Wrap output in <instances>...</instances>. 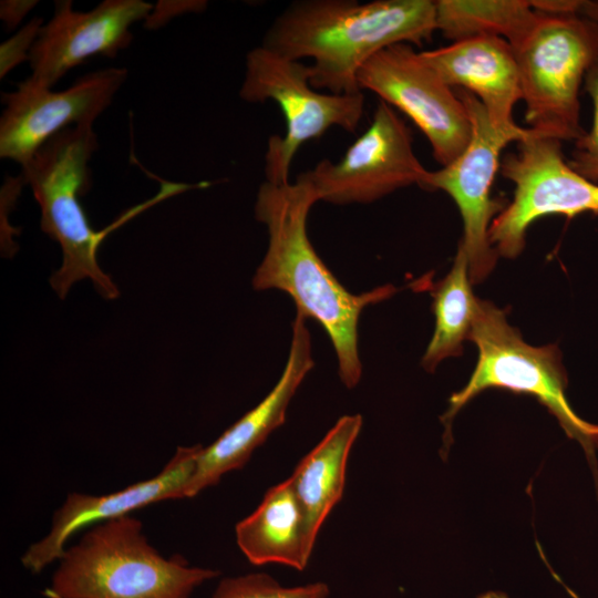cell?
<instances>
[{
  "instance_id": "obj_1",
  "label": "cell",
  "mask_w": 598,
  "mask_h": 598,
  "mask_svg": "<svg viewBox=\"0 0 598 598\" xmlns=\"http://www.w3.org/2000/svg\"><path fill=\"white\" fill-rule=\"evenodd\" d=\"M319 202L313 187L299 175L296 182L265 181L258 189L255 217L268 231V248L252 277L256 290L278 289L288 293L297 313L317 321L331 340L339 377L348 389L362 375L358 351V323L362 311L396 291L384 285L354 295L328 269L307 233L311 207Z\"/></svg>"
},
{
  "instance_id": "obj_2",
  "label": "cell",
  "mask_w": 598,
  "mask_h": 598,
  "mask_svg": "<svg viewBox=\"0 0 598 598\" xmlns=\"http://www.w3.org/2000/svg\"><path fill=\"white\" fill-rule=\"evenodd\" d=\"M436 31L431 0H299L272 21L261 45L291 60L308 58L309 80L332 94L362 92L361 68L381 50L421 45Z\"/></svg>"
},
{
  "instance_id": "obj_3",
  "label": "cell",
  "mask_w": 598,
  "mask_h": 598,
  "mask_svg": "<svg viewBox=\"0 0 598 598\" xmlns=\"http://www.w3.org/2000/svg\"><path fill=\"white\" fill-rule=\"evenodd\" d=\"M217 570L190 566L182 555L162 556L128 515L93 525L65 548L48 598H190Z\"/></svg>"
},
{
  "instance_id": "obj_4",
  "label": "cell",
  "mask_w": 598,
  "mask_h": 598,
  "mask_svg": "<svg viewBox=\"0 0 598 598\" xmlns=\"http://www.w3.org/2000/svg\"><path fill=\"white\" fill-rule=\"evenodd\" d=\"M97 147L93 125L72 126L47 142L20 172L40 206L41 229L62 248V265L50 277L61 299L74 282L85 278L105 299L120 295L96 259L99 246L117 224L96 231L80 203L90 188L89 163Z\"/></svg>"
},
{
  "instance_id": "obj_5",
  "label": "cell",
  "mask_w": 598,
  "mask_h": 598,
  "mask_svg": "<svg viewBox=\"0 0 598 598\" xmlns=\"http://www.w3.org/2000/svg\"><path fill=\"white\" fill-rule=\"evenodd\" d=\"M525 120L534 133L558 141H577L579 92L598 58V29L579 16L544 14L514 44Z\"/></svg>"
},
{
  "instance_id": "obj_6",
  "label": "cell",
  "mask_w": 598,
  "mask_h": 598,
  "mask_svg": "<svg viewBox=\"0 0 598 598\" xmlns=\"http://www.w3.org/2000/svg\"><path fill=\"white\" fill-rule=\"evenodd\" d=\"M468 339L478 350L475 369L462 390L452 394L443 420L450 423L474 396L487 389H505L536 398L558 420L566 434L587 452L595 446L598 425L586 422L571 409L567 375L555 344L533 347L512 327L504 310L478 300Z\"/></svg>"
},
{
  "instance_id": "obj_7",
  "label": "cell",
  "mask_w": 598,
  "mask_h": 598,
  "mask_svg": "<svg viewBox=\"0 0 598 598\" xmlns=\"http://www.w3.org/2000/svg\"><path fill=\"white\" fill-rule=\"evenodd\" d=\"M239 96L247 103H276L283 114L286 132L268 138L266 181L288 183L298 150L332 127L354 133L364 110L362 92L321 93L309 80L308 65L287 59L264 45L251 49L245 60Z\"/></svg>"
},
{
  "instance_id": "obj_8",
  "label": "cell",
  "mask_w": 598,
  "mask_h": 598,
  "mask_svg": "<svg viewBox=\"0 0 598 598\" xmlns=\"http://www.w3.org/2000/svg\"><path fill=\"white\" fill-rule=\"evenodd\" d=\"M499 172L514 184L512 202L494 217L488 233L492 246L501 256H518L528 227L542 217L598 215V184L569 165L561 141L529 130L517 142L516 152L501 161Z\"/></svg>"
},
{
  "instance_id": "obj_9",
  "label": "cell",
  "mask_w": 598,
  "mask_h": 598,
  "mask_svg": "<svg viewBox=\"0 0 598 598\" xmlns=\"http://www.w3.org/2000/svg\"><path fill=\"white\" fill-rule=\"evenodd\" d=\"M470 116L471 140L462 154L437 171H427L423 188L441 189L455 202L464 234L460 245L467 257L472 282L484 280L494 269L497 251L489 241L494 216L504 208L491 196L501 166V154L512 142L523 140L528 128H498L482 103L470 92L455 90Z\"/></svg>"
},
{
  "instance_id": "obj_10",
  "label": "cell",
  "mask_w": 598,
  "mask_h": 598,
  "mask_svg": "<svg viewBox=\"0 0 598 598\" xmlns=\"http://www.w3.org/2000/svg\"><path fill=\"white\" fill-rule=\"evenodd\" d=\"M358 85L405 114L442 166L466 148L472 126L464 103L411 44H394L373 55L359 71Z\"/></svg>"
},
{
  "instance_id": "obj_11",
  "label": "cell",
  "mask_w": 598,
  "mask_h": 598,
  "mask_svg": "<svg viewBox=\"0 0 598 598\" xmlns=\"http://www.w3.org/2000/svg\"><path fill=\"white\" fill-rule=\"evenodd\" d=\"M426 173L406 123L380 101L370 125L339 161L322 159L299 176L313 187L319 202L348 205L372 203L413 184L422 187Z\"/></svg>"
},
{
  "instance_id": "obj_12",
  "label": "cell",
  "mask_w": 598,
  "mask_h": 598,
  "mask_svg": "<svg viewBox=\"0 0 598 598\" xmlns=\"http://www.w3.org/2000/svg\"><path fill=\"white\" fill-rule=\"evenodd\" d=\"M125 68L90 72L62 91L29 79L2 93L0 157L27 165L53 136L79 125H93L127 80Z\"/></svg>"
},
{
  "instance_id": "obj_13",
  "label": "cell",
  "mask_w": 598,
  "mask_h": 598,
  "mask_svg": "<svg viewBox=\"0 0 598 598\" xmlns=\"http://www.w3.org/2000/svg\"><path fill=\"white\" fill-rule=\"evenodd\" d=\"M153 4L143 0H104L90 11L56 1L31 49V82L52 89L69 71L93 56L115 58L130 47L135 22L144 21Z\"/></svg>"
},
{
  "instance_id": "obj_14",
  "label": "cell",
  "mask_w": 598,
  "mask_h": 598,
  "mask_svg": "<svg viewBox=\"0 0 598 598\" xmlns=\"http://www.w3.org/2000/svg\"><path fill=\"white\" fill-rule=\"evenodd\" d=\"M202 448L200 444L178 446L157 475L121 491L104 495L68 494L53 515L48 535L30 545L21 556L23 567L33 574L41 573L62 557L69 538L83 528L126 516L157 502L184 498Z\"/></svg>"
},
{
  "instance_id": "obj_15",
  "label": "cell",
  "mask_w": 598,
  "mask_h": 598,
  "mask_svg": "<svg viewBox=\"0 0 598 598\" xmlns=\"http://www.w3.org/2000/svg\"><path fill=\"white\" fill-rule=\"evenodd\" d=\"M306 320L301 315H296L289 355L272 390L216 441L202 448L185 497L196 496L217 484L225 474L245 466L255 450L283 424L291 399L315 365Z\"/></svg>"
},
{
  "instance_id": "obj_16",
  "label": "cell",
  "mask_w": 598,
  "mask_h": 598,
  "mask_svg": "<svg viewBox=\"0 0 598 598\" xmlns=\"http://www.w3.org/2000/svg\"><path fill=\"white\" fill-rule=\"evenodd\" d=\"M420 54L447 85L472 93L494 126H517L513 111L522 100L520 79L513 48L505 39L473 37Z\"/></svg>"
},
{
  "instance_id": "obj_17",
  "label": "cell",
  "mask_w": 598,
  "mask_h": 598,
  "mask_svg": "<svg viewBox=\"0 0 598 598\" xmlns=\"http://www.w3.org/2000/svg\"><path fill=\"white\" fill-rule=\"evenodd\" d=\"M235 535L254 565L281 564L303 570L315 547L289 478L266 492L258 507L236 524Z\"/></svg>"
},
{
  "instance_id": "obj_18",
  "label": "cell",
  "mask_w": 598,
  "mask_h": 598,
  "mask_svg": "<svg viewBox=\"0 0 598 598\" xmlns=\"http://www.w3.org/2000/svg\"><path fill=\"white\" fill-rule=\"evenodd\" d=\"M361 427L360 414L341 416L288 477L313 546L323 522L343 495L348 457Z\"/></svg>"
},
{
  "instance_id": "obj_19",
  "label": "cell",
  "mask_w": 598,
  "mask_h": 598,
  "mask_svg": "<svg viewBox=\"0 0 598 598\" xmlns=\"http://www.w3.org/2000/svg\"><path fill=\"white\" fill-rule=\"evenodd\" d=\"M471 283L467 257L458 245L450 272L430 287L435 329L422 358L425 370L433 371L444 359L458 355L468 339L480 300Z\"/></svg>"
},
{
  "instance_id": "obj_20",
  "label": "cell",
  "mask_w": 598,
  "mask_h": 598,
  "mask_svg": "<svg viewBox=\"0 0 598 598\" xmlns=\"http://www.w3.org/2000/svg\"><path fill=\"white\" fill-rule=\"evenodd\" d=\"M434 3L436 30L453 42L492 35L514 44L538 18V12L526 0H437Z\"/></svg>"
},
{
  "instance_id": "obj_21",
  "label": "cell",
  "mask_w": 598,
  "mask_h": 598,
  "mask_svg": "<svg viewBox=\"0 0 598 598\" xmlns=\"http://www.w3.org/2000/svg\"><path fill=\"white\" fill-rule=\"evenodd\" d=\"M329 594L324 582L285 587L270 575L257 573L223 578L212 598H328Z\"/></svg>"
},
{
  "instance_id": "obj_22",
  "label": "cell",
  "mask_w": 598,
  "mask_h": 598,
  "mask_svg": "<svg viewBox=\"0 0 598 598\" xmlns=\"http://www.w3.org/2000/svg\"><path fill=\"white\" fill-rule=\"evenodd\" d=\"M584 89L592 105V123L589 131L575 141L569 165L586 179L598 184V58L588 70Z\"/></svg>"
},
{
  "instance_id": "obj_23",
  "label": "cell",
  "mask_w": 598,
  "mask_h": 598,
  "mask_svg": "<svg viewBox=\"0 0 598 598\" xmlns=\"http://www.w3.org/2000/svg\"><path fill=\"white\" fill-rule=\"evenodd\" d=\"M43 24L42 18H33L12 37L1 43L0 79L7 76L20 63L29 61L31 49Z\"/></svg>"
},
{
  "instance_id": "obj_24",
  "label": "cell",
  "mask_w": 598,
  "mask_h": 598,
  "mask_svg": "<svg viewBox=\"0 0 598 598\" xmlns=\"http://www.w3.org/2000/svg\"><path fill=\"white\" fill-rule=\"evenodd\" d=\"M206 7L207 2L202 0L159 1L153 6L151 13L144 20L145 27L148 29H156L177 16L189 12L198 13L205 10Z\"/></svg>"
},
{
  "instance_id": "obj_25",
  "label": "cell",
  "mask_w": 598,
  "mask_h": 598,
  "mask_svg": "<svg viewBox=\"0 0 598 598\" xmlns=\"http://www.w3.org/2000/svg\"><path fill=\"white\" fill-rule=\"evenodd\" d=\"M37 4L38 1L33 0H2L0 18L8 30H13Z\"/></svg>"
},
{
  "instance_id": "obj_26",
  "label": "cell",
  "mask_w": 598,
  "mask_h": 598,
  "mask_svg": "<svg viewBox=\"0 0 598 598\" xmlns=\"http://www.w3.org/2000/svg\"><path fill=\"white\" fill-rule=\"evenodd\" d=\"M581 0H534L533 9L544 14L578 13Z\"/></svg>"
},
{
  "instance_id": "obj_27",
  "label": "cell",
  "mask_w": 598,
  "mask_h": 598,
  "mask_svg": "<svg viewBox=\"0 0 598 598\" xmlns=\"http://www.w3.org/2000/svg\"><path fill=\"white\" fill-rule=\"evenodd\" d=\"M578 14L592 22L598 29V0H581Z\"/></svg>"
},
{
  "instance_id": "obj_28",
  "label": "cell",
  "mask_w": 598,
  "mask_h": 598,
  "mask_svg": "<svg viewBox=\"0 0 598 598\" xmlns=\"http://www.w3.org/2000/svg\"><path fill=\"white\" fill-rule=\"evenodd\" d=\"M478 598H507V597L506 595L501 594V592H487L480 596Z\"/></svg>"
},
{
  "instance_id": "obj_29",
  "label": "cell",
  "mask_w": 598,
  "mask_h": 598,
  "mask_svg": "<svg viewBox=\"0 0 598 598\" xmlns=\"http://www.w3.org/2000/svg\"><path fill=\"white\" fill-rule=\"evenodd\" d=\"M594 444H595V446L598 447V434H597V436L595 437Z\"/></svg>"
}]
</instances>
